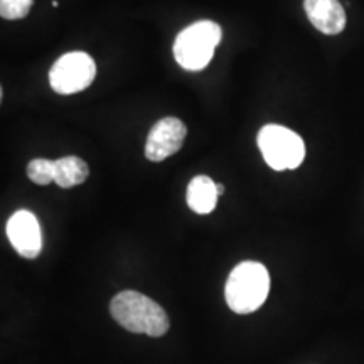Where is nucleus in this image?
<instances>
[{
	"mask_svg": "<svg viewBox=\"0 0 364 364\" xmlns=\"http://www.w3.org/2000/svg\"><path fill=\"white\" fill-rule=\"evenodd\" d=\"M110 312L118 324L135 334L161 338L171 327L169 317L156 300L135 290H125L115 295L110 304Z\"/></svg>",
	"mask_w": 364,
	"mask_h": 364,
	"instance_id": "obj_1",
	"label": "nucleus"
},
{
	"mask_svg": "<svg viewBox=\"0 0 364 364\" xmlns=\"http://www.w3.org/2000/svg\"><path fill=\"white\" fill-rule=\"evenodd\" d=\"M270 292V275L258 262H241L231 270L226 280V304L236 314L258 311Z\"/></svg>",
	"mask_w": 364,
	"mask_h": 364,
	"instance_id": "obj_2",
	"label": "nucleus"
},
{
	"mask_svg": "<svg viewBox=\"0 0 364 364\" xmlns=\"http://www.w3.org/2000/svg\"><path fill=\"white\" fill-rule=\"evenodd\" d=\"M223 31L213 21H199L177 34L174 58L186 71H201L211 63L216 46L221 43Z\"/></svg>",
	"mask_w": 364,
	"mask_h": 364,
	"instance_id": "obj_3",
	"label": "nucleus"
},
{
	"mask_svg": "<svg viewBox=\"0 0 364 364\" xmlns=\"http://www.w3.org/2000/svg\"><path fill=\"white\" fill-rule=\"evenodd\" d=\"M258 147L272 169H297L306 157V144L295 132L282 125H267L258 134Z\"/></svg>",
	"mask_w": 364,
	"mask_h": 364,
	"instance_id": "obj_4",
	"label": "nucleus"
},
{
	"mask_svg": "<svg viewBox=\"0 0 364 364\" xmlns=\"http://www.w3.org/2000/svg\"><path fill=\"white\" fill-rule=\"evenodd\" d=\"M97 65L88 53L73 51L63 54L49 71V85L59 95L80 93L93 83Z\"/></svg>",
	"mask_w": 364,
	"mask_h": 364,
	"instance_id": "obj_5",
	"label": "nucleus"
},
{
	"mask_svg": "<svg viewBox=\"0 0 364 364\" xmlns=\"http://www.w3.org/2000/svg\"><path fill=\"white\" fill-rule=\"evenodd\" d=\"M188 129L179 118L166 117L159 120L149 132L145 142V157L150 162H162L167 157L174 156L186 140Z\"/></svg>",
	"mask_w": 364,
	"mask_h": 364,
	"instance_id": "obj_6",
	"label": "nucleus"
},
{
	"mask_svg": "<svg viewBox=\"0 0 364 364\" xmlns=\"http://www.w3.org/2000/svg\"><path fill=\"white\" fill-rule=\"evenodd\" d=\"M7 238L21 257L36 258L43 250V233L38 218L31 211L21 209L14 213L6 226Z\"/></svg>",
	"mask_w": 364,
	"mask_h": 364,
	"instance_id": "obj_7",
	"label": "nucleus"
},
{
	"mask_svg": "<svg viewBox=\"0 0 364 364\" xmlns=\"http://www.w3.org/2000/svg\"><path fill=\"white\" fill-rule=\"evenodd\" d=\"M304 9L309 21L321 33L336 36L344 31L346 12L339 0H304Z\"/></svg>",
	"mask_w": 364,
	"mask_h": 364,
	"instance_id": "obj_8",
	"label": "nucleus"
},
{
	"mask_svg": "<svg viewBox=\"0 0 364 364\" xmlns=\"http://www.w3.org/2000/svg\"><path fill=\"white\" fill-rule=\"evenodd\" d=\"M218 198V184L211 177L208 176H196L188 186V194H186V201L188 206L198 215H209L215 211Z\"/></svg>",
	"mask_w": 364,
	"mask_h": 364,
	"instance_id": "obj_9",
	"label": "nucleus"
},
{
	"mask_svg": "<svg viewBox=\"0 0 364 364\" xmlns=\"http://www.w3.org/2000/svg\"><path fill=\"white\" fill-rule=\"evenodd\" d=\"M90 176V167L83 159L68 156L54 161V182L63 189L83 184Z\"/></svg>",
	"mask_w": 364,
	"mask_h": 364,
	"instance_id": "obj_10",
	"label": "nucleus"
},
{
	"mask_svg": "<svg viewBox=\"0 0 364 364\" xmlns=\"http://www.w3.org/2000/svg\"><path fill=\"white\" fill-rule=\"evenodd\" d=\"M27 177L38 186H48L54 182V161L34 159L27 166Z\"/></svg>",
	"mask_w": 364,
	"mask_h": 364,
	"instance_id": "obj_11",
	"label": "nucleus"
},
{
	"mask_svg": "<svg viewBox=\"0 0 364 364\" xmlns=\"http://www.w3.org/2000/svg\"><path fill=\"white\" fill-rule=\"evenodd\" d=\"M34 0H0V16L7 21L24 19Z\"/></svg>",
	"mask_w": 364,
	"mask_h": 364,
	"instance_id": "obj_12",
	"label": "nucleus"
},
{
	"mask_svg": "<svg viewBox=\"0 0 364 364\" xmlns=\"http://www.w3.org/2000/svg\"><path fill=\"white\" fill-rule=\"evenodd\" d=\"M218 193H220V196H221L223 193H225V186H223V184H218Z\"/></svg>",
	"mask_w": 364,
	"mask_h": 364,
	"instance_id": "obj_13",
	"label": "nucleus"
}]
</instances>
